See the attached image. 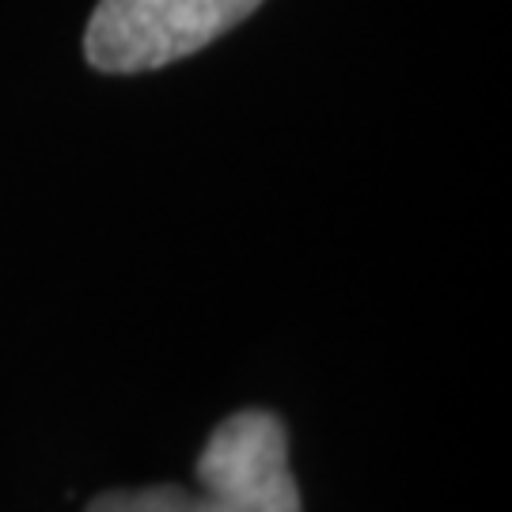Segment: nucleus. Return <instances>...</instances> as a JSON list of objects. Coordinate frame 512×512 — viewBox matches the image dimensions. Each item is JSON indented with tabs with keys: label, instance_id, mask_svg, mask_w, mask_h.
I'll use <instances>...</instances> for the list:
<instances>
[{
	"label": "nucleus",
	"instance_id": "nucleus-1",
	"mask_svg": "<svg viewBox=\"0 0 512 512\" xmlns=\"http://www.w3.org/2000/svg\"><path fill=\"white\" fill-rule=\"evenodd\" d=\"M262 0H99L84 54L99 73H148L205 50Z\"/></svg>",
	"mask_w": 512,
	"mask_h": 512
},
{
	"label": "nucleus",
	"instance_id": "nucleus-2",
	"mask_svg": "<svg viewBox=\"0 0 512 512\" xmlns=\"http://www.w3.org/2000/svg\"><path fill=\"white\" fill-rule=\"evenodd\" d=\"M194 478L220 512H304L289 429L270 410H239L209 433Z\"/></svg>",
	"mask_w": 512,
	"mask_h": 512
},
{
	"label": "nucleus",
	"instance_id": "nucleus-3",
	"mask_svg": "<svg viewBox=\"0 0 512 512\" xmlns=\"http://www.w3.org/2000/svg\"><path fill=\"white\" fill-rule=\"evenodd\" d=\"M88 512H220L202 490L186 486H141V490H107Z\"/></svg>",
	"mask_w": 512,
	"mask_h": 512
}]
</instances>
